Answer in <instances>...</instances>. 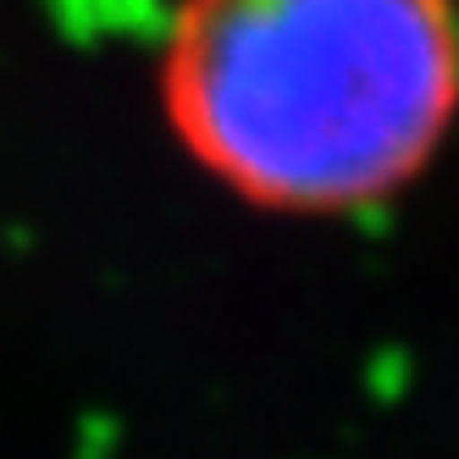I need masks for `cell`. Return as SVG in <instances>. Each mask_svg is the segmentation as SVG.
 Instances as JSON below:
<instances>
[{"mask_svg": "<svg viewBox=\"0 0 459 459\" xmlns=\"http://www.w3.org/2000/svg\"><path fill=\"white\" fill-rule=\"evenodd\" d=\"M155 100L249 211H377L459 127V0H172Z\"/></svg>", "mask_w": 459, "mask_h": 459, "instance_id": "cell-1", "label": "cell"}]
</instances>
